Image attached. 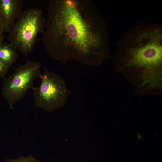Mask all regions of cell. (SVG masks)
Segmentation results:
<instances>
[{"label":"cell","instance_id":"cell-1","mask_svg":"<svg viewBox=\"0 0 162 162\" xmlns=\"http://www.w3.org/2000/svg\"><path fill=\"white\" fill-rule=\"evenodd\" d=\"M46 24L41 40L54 59L98 66L109 57L106 23L90 0H50Z\"/></svg>","mask_w":162,"mask_h":162},{"label":"cell","instance_id":"cell-2","mask_svg":"<svg viewBox=\"0 0 162 162\" xmlns=\"http://www.w3.org/2000/svg\"><path fill=\"white\" fill-rule=\"evenodd\" d=\"M162 28L139 22L118 43L114 58L117 71L141 84L151 82L162 75Z\"/></svg>","mask_w":162,"mask_h":162},{"label":"cell","instance_id":"cell-3","mask_svg":"<svg viewBox=\"0 0 162 162\" xmlns=\"http://www.w3.org/2000/svg\"><path fill=\"white\" fill-rule=\"evenodd\" d=\"M46 22L40 9L33 8L25 10L9 32L8 38L10 44L22 53L31 52L38 40V34L44 32Z\"/></svg>","mask_w":162,"mask_h":162},{"label":"cell","instance_id":"cell-4","mask_svg":"<svg viewBox=\"0 0 162 162\" xmlns=\"http://www.w3.org/2000/svg\"><path fill=\"white\" fill-rule=\"evenodd\" d=\"M44 69L40 86L32 89L35 106L51 112L64 106L71 92L62 78L45 67Z\"/></svg>","mask_w":162,"mask_h":162},{"label":"cell","instance_id":"cell-5","mask_svg":"<svg viewBox=\"0 0 162 162\" xmlns=\"http://www.w3.org/2000/svg\"><path fill=\"white\" fill-rule=\"evenodd\" d=\"M41 65L38 61H27L15 69L14 73L4 78L1 92L10 109L15 103L22 99L28 90L32 88L33 82L40 78Z\"/></svg>","mask_w":162,"mask_h":162},{"label":"cell","instance_id":"cell-6","mask_svg":"<svg viewBox=\"0 0 162 162\" xmlns=\"http://www.w3.org/2000/svg\"><path fill=\"white\" fill-rule=\"evenodd\" d=\"M21 0H0V24L3 32H9L21 15Z\"/></svg>","mask_w":162,"mask_h":162},{"label":"cell","instance_id":"cell-7","mask_svg":"<svg viewBox=\"0 0 162 162\" xmlns=\"http://www.w3.org/2000/svg\"><path fill=\"white\" fill-rule=\"evenodd\" d=\"M18 56L15 50L11 44L4 43L0 44V61L9 68Z\"/></svg>","mask_w":162,"mask_h":162},{"label":"cell","instance_id":"cell-8","mask_svg":"<svg viewBox=\"0 0 162 162\" xmlns=\"http://www.w3.org/2000/svg\"><path fill=\"white\" fill-rule=\"evenodd\" d=\"M4 162H40L33 156H20L16 159L8 158Z\"/></svg>","mask_w":162,"mask_h":162},{"label":"cell","instance_id":"cell-9","mask_svg":"<svg viewBox=\"0 0 162 162\" xmlns=\"http://www.w3.org/2000/svg\"><path fill=\"white\" fill-rule=\"evenodd\" d=\"M10 68L0 61V78H4Z\"/></svg>","mask_w":162,"mask_h":162},{"label":"cell","instance_id":"cell-10","mask_svg":"<svg viewBox=\"0 0 162 162\" xmlns=\"http://www.w3.org/2000/svg\"><path fill=\"white\" fill-rule=\"evenodd\" d=\"M4 36L3 34H0V44L3 43Z\"/></svg>","mask_w":162,"mask_h":162},{"label":"cell","instance_id":"cell-11","mask_svg":"<svg viewBox=\"0 0 162 162\" xmlns=\"http://www.w3.org/2000/svg\"><path fill=\"white\" fill-rule=\"evenodd\" d=\"M137 137L139 139H140L142 138V136L140 134H137Z\"/></svg>","mask_w":162,"mask_h":162},{"label":"cell","instance_id":"cell-12","mask_svg":"<svg viewBox=\"0 0 162 162\" xmlns=\"http://www.w3.org/2000/svg\"><path fill=\"white\" fill-rule=\"evenodd\" d=\"M3 32L2 31L1 25L0 24V34H3Z\"/></svg>","mask_w":162,"mask_h":162}]
</instances>
